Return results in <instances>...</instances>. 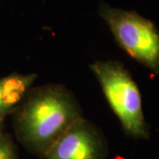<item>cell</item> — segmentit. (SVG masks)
Segmentation results:
<instances>
[{
    "label": "cell",
    "mask_w": 159,
    "mask_h": 159,
    "mask_svg": "<svg viewBox=\"0 0 159 159\" xmlns=\"http://www.w3.org/2000/svg\"><path fill=\"white\" fill-rule=\"evenodd\" d=\"M36 74H11L0 78V123L12 114L33 88Z\"/></svg>",
    "instance_id": "5b68a950"
},
{
    "label": "cell",
    "mask_w": 159,
    "mask_h": 159,
    "mask_svg": "<svg viewBox=\"0 0 159 159\" xmlns=\"http://www.w3.org/2000/svg\"><path fill=\"white\" fill-rule=\"evenodd\" d=\"M0 159H19L16 144L11 135L5 132L0 134Z\"/></svg>",
    "instance_id": "8992f818"
},
{
    "label": "cell",
    "mask_w": 159,
    "mask_h": 159,
    "mask_svg": "<svg viewBox=\"0 0 159 159\" xmlns=\"http://www.w3.org/2000/svg\"><path fill=\"white\" fill-rule=\"evenodd\" d=\"M100 17L108 25L121 49L147 67L159 74V30L151 20L134 11H127L101 2Z\"/></svg>",
    "instance_id": "3957f363"
},
{
    "label": "cell",
    "mask_w": 159,
    "mask_h": 159,
    "mask_svg": "<svg viewBox=\"0 0 159 159\" xmlns=\"http://www.w3.org/2000/svg\"><path fill=\"white\" fill-rule=\"evenodd\" d=\"M108 155V142L102 130L81 117L41 159H107Z\"/></svg>",
    "instance_id": "277c9868"
},
{
    "label": "cell",
    "mask_w": 159,
    "mask_h": 159,
    "mask_svg": "<svg viewBox=\"0 0 159 159\" xmlns=\"http://www.w3.org/2000/svg\"><path fill=\"white\" fill-rule=\"evenodd\" d=\"M89 67L125 134L136 140H148L149 126L142 110L141 92L128 70L114 60L95 61Z\"/></svg>",
    "instance_id": "7a4b0ae2"
},
{
    "label": "cell",
    "mask_w": 159,
    "mask_h": 159,
    "mask_svg": "<svg viewBox=\"0 0 159 159\" xmlns=\"http://www.w3.org/2000/svg\"><path fill=\"white\" fill-rule=\"evenodd\" d=\"M81 117L77 98L66 86L42 85L32 88L12 112L13 130L23 147L42 158Z\"/></svg>",
    "instance_id": "6da1fadb"
},
{
    "label": "cell",
    "mask_w": 159,
    "mask_h": 159,
    "mask_svg": "<svg viewBox=\"0 0 159 159\" xmlns=\"http://www.w3.org/2000/svg\"><path fill=\"white\" fill-rule=\"evenodd\" d=\"M4 132V124L3 123H0V134Z\"/></svg>",
    "instance_id": "52a82bcc"
}]
</instances>
